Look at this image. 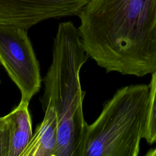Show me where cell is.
Listing matches in <instances>:
<instances>
[{
  "label": "cell",
  "mask_w": 156,
  "mask_h": 156,
  "mask_svg": "<svg viewBox=\"0 0 156 156\" xmlns=\"http://www.w3.org/2000/svg\"><path fill=\"white\" fill-rule=\"evenodd\" d=\"M77 16L83 49L107 73L156 69V0H89Z\"/></svg>",
  "instance_id": "obj_1"
},
{
  "label": "cell",
  "mask_w": 156,
  "mask_h": 156,
  "mask_svg": "<svg viewBox=\"0 0 156 156\" xmlns=\"http://www.w3.org/2000/svg\"><path fill=\"white\" fill-rule=\"evenodd\" d=\"M88 55L82 45L78 28L71 21L58 24L54 39L51 64L43 79V110L52 106L58 119L54 156H82L88 127L83 113L80 72Z\"/></svg>",
  "instance_id": "obj_2"
},
{
  "label": "cell",
  "mask_w": 156,
  "mask_h": 156,
  "mask_svg": "<svg viewBox=\"0 0 156 156\" xmlns=\"http://www.w3.org/2000/svg\"><path fill=\"white\" fill-rule=\"evenodd\" d=\"M149 97L147 84L118 89L88 125L82 156H138L147 124Z\"/></svg>",
  "instance_id": "obj_3"
},
{
  "label": "cell",
  "mask_w": 156,
  "mask_h": 156,
  "mask_svg": "<svg viewBox=\"0 0 156 156\" xmlns=\"http://www.w3.org/2000/svg\"><path fill=\"white\" fill-rule=\"evenodd\" d=\"M0 64L20 90L21 101L29 102L39 91L41 79L27 29L0 24Z\"/></svg>",
  "instance_id": "obj_4"
},
{
  "label": "cell",
  "mask_w": 156,
  "mask_h": 156,
  "mask_svg": "<svg viewBox=\"0 0 156 156\" xmlns=\"http://www.w3.org/2000/svg\"><path fill=\"white\" fill-rule=\"evenodd\" d=\"M89 0H0V24L29 29L50 18L77 16Z\"/></svg>",
  "instance_id": "obj_5"
},
{
  "label": "cell",
  "mask_w": 156,
  "mask_h": 156,
  "mask_svg": "<svg viewBox=\"0 0 156 156\" xmlns=\"http://www.w3.org/2000/svg\"><path fill=\"white\" fill-rule=\"evenodd\" d=\"M43 110L44 118L37 125L21 156H54L57 140V116L51 105H48Z\"/></svg>",
  "instance_id": "obj_6"
},
{
  "label": "cell",
  "mask_w": 156,
  "mask_h": 156,
  "mask_svg": "<svg viewBox=\"0 0 156 156\" xmlns=\"http://www.w3.org/2000/svg\"><path fill=\"white\" fill-rule=\"evenodd\" d=\"M29 102L21 101L7 114L9 147L7 156H21L32 136Z\"/></svg>",
  "instance_id": "obj_7"
},
{
  "label": "cell",
  "mask_w": 156,
  "mask_h": 156,
  "mask_svg": "<svg viewBox=\"0 0 156 156\" xmlns=\"http://www.w3.org/2000/svg\"><path fill=\"white\" fill-rule=\"evenodd\" d=\"M149 84V97L147 124L143 135L144 138L149 144L156 143V69L151 74Z\"/></svg>",
  "instance_id": "obj_8"
},
{
  "label": "cell",
  "mask_w": 156,
  "mask_h": 156,
  "mask_svg": "<svg viewBox=\"0 0 156 156\" xmlns=\"http://www.w3.org/2000/svg\"><path fill=\"white\" fill-rule=\"evenodd\" d=\"M9 147L7 115L0 117V156H7Z\"/></svg>",
  "instance_id": "obj_9"
},
{
  "label": "cell",
  "mask_w": 156,
  "mask_h": 156,
  "mask_svg": "<svg viewBox=\"0 0 156 156\" xmlns=\"http://www.w3.org/2000/svg\"><path fill=\"white\" fill-rule=\"evenodd\" d=\"M146 156H156V147L149 150L145 154Z\"/></svg>",
  "instance_id": "obj_10"
},
{
  "label": "cell",
  "mask_w": 156,
  "mask_h": 156,
  "mask_svg": "<svg viewBox=\"0 0 156 156\" xmlns=\"http://www.w3.org/2000/svg\"><path fill=\"white\" fill-rule=\"evenodd\" d=\"M0 82H1V80H0Z\"/></svg>",
  "instance_id": "obj_11"
}]
</instances>
